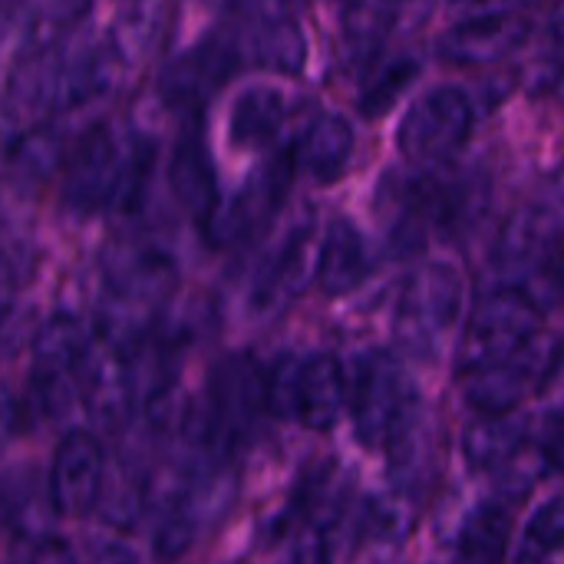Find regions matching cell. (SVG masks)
<instances>
[{
    "label": "cell",
    "mask_w": 564,
    "mask_h": 564,
    "mask_svg": "<svg viewBox=\"0 0 564 564\" xmlns=\"http://www.w3.org/2000/svg\"><path fill=\"white\" fill-rule=\"evenodd\" d=\"M155 169V145L145 135H122L96 126L73 149L63 172V205L76 215H135L145 205Z\"/></svg>",
    "instance_id": "cell-1"
},
{
    "label": "cell",
    "mask_w": 564,
    "mask_h": 564,
    "mask_svg": "<svg viewBox=\"0 0 564 564\" xmlns=\"http://www.w3.org/2000/svg\"><path fill=\"white\" fill-rule=\"evenodd\" d=\"M443 165H420L383 192L393 202V241L400 251H420L430 238L463 235L486 212V182L446 172Z\"/></svg>",
    "instance_id": "cell-2"
},
{
    "label": "cell",
    "mask_w": 564,
    "mask_h": 564,
    "mask_svg": "<svg viewBox=\"0 0 564 564\" xmlns=\"http://www.w3.org/2000/svg\"><path fill=\"white\" fill-rule=\"evenodd\" d=\"M542 307L519 288H499L479 301L459 340L456 370L486 364H532L555 370L558 354L545 344Z\"/></svg>",
    "instance_id": "cell-3"
},
{
    "label": "cell",
    "mask_w": 564,
    "mask_h": 564,
    "mask_svg": "<svg viewBox=\"0 0 564 564\" xmlns=\"http://www.w3.org/2000/svg\"><path fill=\"white\" fill-rule=\"evenodd\" d=\"M99 347L96 324L83 317L59 314L50 317L40 334L33 337V377H30V400L46 416L56 420L83 400V387Z\"/></svg>",
    "instance_id": "cell-4"
},
{
    "label": "cell",
    "mask_w": 564,
    "mask_h": 564,
    "mask_svg": "<svg viewBox=\"0 0 564 564\" xmlns=\"http://www.w3.org/2000/svg\"><path fill=\"white\" fill-rule=\"evenodd\" d=\"M268 410L314 433H327L347 410V377L334 354H288L264 370Z\"/></svg>",
    "instance_id": "cell-5"
},
{
    "label": "cell",
    "mask_w": 564,
    "mask_h": 564,
    "mask_svg": "<svg viewBox=\"0 0 564 564\" xmlns=\"http://www.w3.org/2000/svg\"><path fill=\"white\" fill-rule=\"evenodd\" d=\"M466 284L453 264H423L403 284L397 337L416 357H436L463 324Z\"/></svg>",
    "instance_id": "cell-6"
},
{
    "label": "cell",
    "mask_w": 564,
    "mask_h": 564,
    "mask_svg": "<svg viewBox=\"0 0 564 564\" xmlns=\"http://www.w3.org/2000/svg\"><path fill=\"white\" fill-rule=\"evenodd\" d=\"M496 264L502 274L516 278L539 307L555 304L562 297V225L552 208H525L519 212L496 248Z\"/></svg>",
    "instance_id": "cell-7"
},
{
    "label": "cell",
    "mask_w": 564,
    "mask_h": 564,
    "mask_svg": "<svg viewBox=\"0 0 564 564\" xmlns=\"http://www.w3.org/2000/svg\"><path fill=\"white\" fill-rule=\"evenodd\" d=\"M354 433L367 449H387L397 430L416 413L420 397L413 377L393 354H370L357 367L354 390L347 393Z\"/></svg>",
    "instance_id": "cell-8"
},
{
    "label": "cell",
    "mask_w": 564,
    "mask_h": 564,
    "mask_svg": "<svg viewBox=\"0 0 564 564\" xmlns=\"http://www.w3.org/2000/svg\"><path fill=\"white\" fill-rule=\"evenodd\" d=\"M291 178H294L291 152H278L264 159L235 192L218 195L215 208L202 221L205 238L215 248H235L261 235L268 221H274V215L281 212L291 192Z\"/></svg>",
    "instance_id": "cell-9"
},
{
    "label": "cell",
    "mask_w": 564,
    "mask_h": 564,
    "mask_svg": "<svg viewBox=\"0 0 564 564\" xmlns=\"http://www.w3.org/2000/svg\"><path fill=\"white\" fill-rule=\"evenodd\" d=\"M473 102L459 86H440L420 96L397 126V145L406 162H449L473 135Z\"/></svg>",
    "instance_id": "cell-10"
},
{
    "label": "cell",
    "mask_w": 564,
    "mask_h": 564,
    "mask_svg": "<svg viewBox=\"0 0 564 564\" xmlns=\"http://www.w3.org/2000/svg\"><path fill=\"white\" fill-rule=\"evenodd\" d=\"M245 66V50L228 33H212L202 43L172 56L159 73L162 99L178 112H198Z\"/></svg>",
    "instance_id": "cell-11"
},
{
    "label": "cell",
    "mask_w": 564,
    "mask_h": 564,
    "mask_svg": "<svg viewBox=\"0 0 564 564\" xmlns=\"http://www.w3.org/2000/svg\"><path fill=\"white\" fill-rule=\"evenodd\" d=\"M317 245H321V235H317L314 215L297 218L254 268L248 301L258 311H278L291 304L294 297L307 294L317 274Z\"/></svg>",
    "instance_id": "cell-12"
},
{
    "label": "cell",
    "mask_w": 564,
    "mask_h": 564,
    "mask_svg": "<svg viewBox=\"0 0 564 564\" xmlns=\"http://www.w3.org/2000/svg\"><path fill=\"white\" fill-rule=\"evenodd\" d=\"M106 479V453L99 440L86 430H73L63 436L53 456V469L46 476L53 509L66 519H83L96 509L99 489Z\"/></svg>",
    "instance_id": "cell-13"
},
{
    "label": "cell",
    "mask_w": 564,
    "mask_h": 564,
    "mask_svg": "<svg viewBox=\"0 0 564 564\" xmlns=\"http://www.w3.org/2000/svg\"><path fill=\"white\" fill-rule=\"evenodd\" d=\"M529 36V23L509 10H479L469 20L449 26L436 53L449 66H489L509 59Z\"/></svg>",
    "instance_id": "cell-14"
},
{
    "label": "cell",
    "mask_w": 564,
    "mask_h": 564,
    "mask_svg": "<svg viewBox=\"0 0 564 564\" xmlns=\"http://www.w3.org/2000/svg\"><path fill=\"white\" fill-rule=\"evenodd\" d=\"M56 519L59 512L53 509L50 486L36 466H13L0 473V522L17 542L30 545V555L59 539Z\"/></svg>",
    "instance_id": "cell-15"
},
{
    "label": "cell",
    "mask_w": 564,
    "mask_h": 564,
    "mask_svg": "<svg viewBox=\"0 0 564 564\" xmlns=\"http://www.w3.org/2000/svg\"><path fill=\"white\" fill-rule=\"evenodd\" d=\"M532 449V430L512 413H479L463 436V456L473 473H506Z\"/></svg>",
    "instance_id": "cell-16"
},
{
    "label": "cell",
    "mask_w": 564,
    "mask_h": 564,
    "mask_svg": "<svg viewBox=\"0 0 564 564\" xmlns=\"http://www.w3.org/2000/svg\"><path fill=\"white\" fill-rule=\"evenodd\" d=\"M549 373L532 364H486L456 370L466 403L479 413H512Z\"/></svg>",
    "instance_id": "cell-17"
},
{
    "label": "cell",
    "mask_w": 564,
    "mask_h": 564,
    "mask_svg": "<svg viewBox=\"0 0 564 564\" xmlns=\"http://www.w3.org/2000/svg\"><path fill=\"white\" fill-rule=\"evenodd\" d=\"M354 149H357V132L350 119L340 112H321L297 135L291 162L294 172H304L314 182H334L347 169Z\"/></svg>",
    "instance_id": "cell-18"
},
{
    "label": "cell",
    "mask_w": 564,
    "mask_h": 564,
    "mask_svg": "<svg viewBox=\"0 0 564 564\" xmlns=\"http://www.w3.org/2000/svg\"><path fill=\"white\" fill-rule=\"evenodd\" d=\"M367 268H370V254H367V241L357 231V225L347 218L330 221L317 245L314 281L321 284V291L327 297H344L364 284Z\"/></svg>",
    "instance_id": "cell-19"
},
{
    "label": "cell",
    "mask_w": 564,
    "mask_h": 564,
    "mask_svg": "<svg viewBox=\"0 0 564 564\" xmlns=\"http://www.w3.org/2000/svg\"><path fill=\"white\" fill-rule=\"evenodd\" d=\"M251 59L281 76H301L307 66V36L304 26L284 7L254 10L248 33Z\"/></svg>",
    "instance_id": "cell-20"
},
{
    "label": "cell",
    "mask_w": 564,
    "mask_h": 564,
    "mask_svg": "<svg viewBox=\"0 0 564 564\" xmlns=\"http://www.w3.org/2000/svg\"><path fill=\"white\" fill-rule=\"evenodd\" d=\"M291 119V106L288 96L274 86H251L245 89L235 106H231V119H228V139L235 149L245 152H258L274 145Z\"/></svg>",
    "instance_id": "cell-21"
},
{
    "label": "cell",
    "mask_w": 564,
    "mask_h": 564,
    "mask_svg": "<svg viewBox=\"0 0 564 564\" xmlns=\"http://www.w3.org/2000/svg\"><path fill=\"white\" fill-rule=\"evenodd\" d=\"M169 188L175 195V202L202 225L208 218V212L218 202V175H215V162L205 149V142L198 135H185L172 159H169Z\"/></svg>",
    "instance_id": "cell-22"
},
{
    "label": "cell",
    "mask_w": 564,
    "mask_h": 564,
    "mask_svg": "<svg viewBox=\"0 0 564 564\" xmlns=\"http://www.w3.org/2000/svg\"><path fill=\"white\" fill-rule=\"evenodd\" d=\"M354 532L360 542H373V545H403L410 542V535L416 532V496L393 486L390 492H380L373 499H367L360 509H354Z\"/></svg>",
    "instance_id": "cell-23"
},
{
    "label": "cell",
    "mask_w": 564,
    "mask_h": 564,
    "mask_svg": "<svg viewBox=\"0 0 564 564\" xmlns=\"http://www.w3.org/2000/svg\"><path fill=\"white\" fill-rule=\"evenodd\" d=\"M512 542V512L502 502L476 506L459 532H456V555L466 562H499L506 558Z\"/></svg>",
    "instance_id": "cell-24"
},
{
    "label": "cell",
    "mask_w": 564,
    "mask_h": 564,
    "mask_svg": "<svg viewBox=\"0 0 564 564\" xmlns=\"http://www.w3.org/2000/svg\"><path fill=\"white\" fill-rule=\"evenodd\" d=\"M420 73H423V63L416 56H410V53L377 59V66L364 79V89H360V99H357L360 116H367V119L387 116L406 96V89L420 79Z\"/></svg>",
    "instance_id": "cell-25"
},
{
    "label": "cell",
    "mask_w": 564,
    "mask_h": 564,
    "mask_svg": "<svg viewBox=\"0 0 564 564\" xmlns=\"http://www.w3.org/2000/svg\"><path fill=\"white\" fill-rule=\"evenodd\" d=\"M430 0H350V36L360 46H377L390 30L426 17Z\"/></svg>",
    "instance_id": "cell-26"
},
{
    "label": "cell",
    "mask_w": 564,
    "mask_h": 564,
    "mask_svg": "<svg viewBox=\"0 0 564 564\" xmlns=\"http://www.w3.org/2000/svg\"><path fill=\"white\" fill-rule=\"evenodd\" d=\"M59 165H63V139H59V132H53L46 126L17 135L10 145V169L17 178H23L30 185L46 182Z\"/></svg>",
    "instance_id": "cell-27"
},
{
    "label": "cell",
    "mask_w": 564,
    "mask_h": 564,
    "mask_svg": "<svg viewBox=\"0 0 564 564\" xmlns=\"http://www.w3.org/2000/svg\"><path fill=\"white\" fill-rule=\"evenodd\" d=\"M562 549V499L552 496L529 522L519 549H516V558L519 562H542L549 555H555Z\"/></svg>",
    "instance_id": "cell-28"
},
{
    "label": "cell",
    "mask_w": 564,
    "mask_h": 564,
    "mask_svg": "<svg viewBox=\"0 0 564 564\" xmlns=\"http://www.w3.org/2000/svg\"><path fill=\"white\" fill-rule=\"evenodd\" d=\"M17 420H20V406L13 403V397L0 387V449L10 443V436L17 433Z\"/></svg>",
    "instance_id": "cell-29"
},
{
    "label": "cell",
    "mask_w": 564,
    "mask_h": 564,
    "mask_svg": "<svg viewBox=\"0 0 564 564\" xmlns=\"http://www.w3.org/2000/svg\"><path fill=\"white\" fill-rule=\"evenodd\" d=\"M46 7H50L59 20H73V17H79V13L89 7V0H46Z\"/></svg>",
    "instance_id": "cell-30"
},
{
    "label": "cell",
    "mask_w": 564,
    "mask_h": 564,
    "mask_svg": "<svg viewBox=\"0 0 564 564\" xmlns=\"http://www.w3.org/2000/svg\"><path fill=\"white\" fill-rule=\"evenodd\" d=\"M459 3L473 7L479 13V10H512V7H522V3H532V0H459Z\"/></svg>",
    "instance_id": "cell-31"
}]
</instances>
